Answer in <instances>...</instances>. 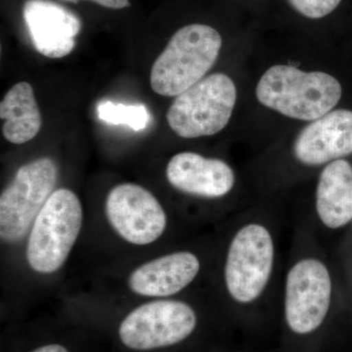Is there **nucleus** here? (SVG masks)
<instances>
[{"mask_svg": "<svg viewBox=\"0 0 352 352\" xmlns=\"http://www.w3.org/2000/svg\"><path fill=\"white\" fill-rule=\"evenodd\" d=\"M256 95L259 103L285 117L314 122L338 105L342 88L335 76L324 72L275 65L261 76Z\"/></svg>", "mask_w": 352, "mask_h": 352, "instance_id": "1", "label": "nucleus"}, {"mask_svg": "<svg viewBox=\"0 0 352 352\" xmlns=\"http://www.w3.org/2000/svg\"><path fill=\"white\" fill-rule=\"evenodd\" d=\"M222 38L214 28L190 24L171 36L153 64L150 83L162 96H178L207 75L219 56Z\"/></svg>", "mask_w": 352, "mask_h": 352, "instance_id": "2", "label": "nucleus"}, {"mask_svg": "<svg viewBox=\"0 0 352 352\" xmlns=\"http://www.w3.org/2000/svg\"><path fill=\"white\" fill-rule=\"evenodd\" d=\"M82 208L71 190H55L32 224L27 245V261L41 274L63 266L75 245L82 224Z\"/></svg>", "mask_w": 352, "mask_h": 352, "instance_id": "3", "label": "nucleus"}, {"mask_svg": "<svg viewBox=\"0 0 352 352\" xmlns=\"http://www.w3.org/2000/svg\"><path fill=\"white\" fill-rule=\"evenodd\" d=\"M236 101L233 80L223 73L212 74L176 96L166 120L182 138L214 135L228 124Z\"/></svg>", "mask_w": 352, "mask_h": 352, "instance_id": "4", "label": "nucleus"}, {"mask_svg": "<svg viewBox=\"0 0 352 352\" xmlns=\"http://www.w3.org/2000/svg\"><path fill=\"white\" fill-rule=\"evenodd\" d=\"M57 164L51 157L21 166L0 197V237L14 244L23 239L56 186Z\"/></svg>", "mask_w": 352, "mask_h": 352, "instance_id": "5", "label": "nucleus"}, {"mask_svg": "<svg viewBox=\"0 0 352 352\" xmlns=\"http://www.w3.org/2000/svg\"><path fill=\"white\" fill-rule=\"evenodd\" d=\"M195 311L179 300H157L132 310L120 323L122 344L134 351H150L178 344L195 330Z\"/></svg>", "mask_w": 352, "mask_h": 352, "instance_id": "6", "label": "nucleus"}, {"mask_svg": "<svg viewBox=\"0 0 352 352\" xmlns=\"http://www.w3.org/2000/svg\"><path fill=\"white\" fill-rule=\"evenodd\" d=\"M274 245L270 231L249 224L238 231L229 247L226 264L227 289L238 302L256 300L270 280Z\"/></svg>", "mask_w": 352, "mask_h": 352, "instance_id": "7", "label": "nucleus"}, {"mask_svg": "<svg viewBox=\"0 0 352 352\" xmlns=\"http://www.w3.org/2000/svg\"><path fill=\"white\" fill-rule=\"evenodd\" d=\"M332 296L330 273L321 261L303 259L289 271L285 315L293 332L305 335L320 327Z\"/></svg>", "mask_w": 352, "mask_h": 352, "instance_id": "8", "label": "nucleus"}, {"mask_svg": "<svg viewBox=\"0 0 352 352\" xmlns=\"http://www.w3.org/2000/svg\"><path fill=\"white\" fill-rule=\"evenodd\" d=\"M109 223L132 245L159 239L166 228V214L151 192L134 183H122L109 192L105 204Z\"/></svg>", "mask_w": 352, "mask_h": 352, "instance_id": "9", "label": "nucleus"}, {"mask_svg": "<svg viewBox=\"0 0 352 352\" xmlns=\"http://www.w3.org/2000/svg\"><path fill=\"white\" fill-rule=\"evenodd\" d=\"M24 19L34 48L52 59L67 56L74 50L82 29L75 14L50 0H28Z\"/></svg>", "mask_w": 352, "mask_h": 352, "instance_id": "10", "label": "nucleus"}, {"mask_svg": "<svg viewBox=\"0 0 352 352\" xmlns=\"http://www.w3.org/2000/svg\"><path fill=\"white\" fill-rule=\"evenodd\" d=\"M298 161L320 166L352 154V111H331L298 134L294 145Z\"/></svg>", "mask_w": 352, "mask_h": 352, "instance_id": "11", "label": "nucleus"}, {"mask_svg": "<svg viewBox=\"0 0 352 352\" xmlns=\"http://www.w3.org/2000/svg\"><path fill=\"white\" fill-rule=\"evenodd\" d=\"M166 173L175 189L204 198L226 196L235 183L234 171L226 162L193 152L175 155L166 166Z\"/></svg>", "mask_w": 352, "mask_h": 352, "instance_id": "12", "label": "nucleus"}, {"mask_svg": "<svg viewBox=\"0 0 352 352\" xmlns=\"http://www.w3.org/2000/svg\"><path fill=\"white\" fill-rule=\"evenodd\" d=\"M199 270L200 261L195 254L173 252L136 268L129 278V286L136 295L164 298L186 288L195 279Z\"/></svg>", "mask_w": 352, "mask_h": 352, "instance_id": "13", "label": "nucleus"}, {"mask_svg": "<svg viewBox=\"0 0 352 352\" xmlns=\"http://www.w3.org/2000/svg\"><path fill=\"white\" fill-rule=\"evenodd\" d=\"M316 210L324 226L338 229L352 220V166L331 162L322 171L316 190Z\"/></svg>", "mask_w": 352, "mask_h": 352, "instance_id": "14", "label": "nucleus"}, {"mask_svg": "<svg viewBox=\"0 0 352 352\" xmlns=\"http://www.w3.org/2000/svg\"><path fill=\"white\" fill-rule=\"evenodd\" d=\"M2 133L13 144H24L38 135L43 124L41 111L30 83H16L0 103Z\"/></svg>", "mask_w": 352, "mask_h": 352, "instance_id": "15", "label": "nucleus"}, {"mask_svg": "<svg viewBox=\"0 0 352 352\" xmlns=\"http://www.w3.org/2000/svg\"><path fill=\"white\" fill-rule=\"evenodd\" d=\"M99 120L107 124H124L133 131L146 129L150 120L149 112L144 105H124L111 101H101L97 105Z\"/></svg>", "mask_w": 352, "mask_h": 352, "instance_id": "16", "label": "nucleus"}, {"mask_svg": "<svg viewBox=\"0 0 352 352\" xmlns=\"http://www.w3.org/2000/svg\"><path fill=\"white\" fill-rule=\"evenodd\" d=\"M296 12L308 19H321L336 10L342 0H288Z\"/></svg>", "mask_w": 352, "mask_h": 352, "instance_id": "17", "label": "nucleus"}, {"mask_svg": "<svg viewBox=\"0 0 352 352\" xmlns=\"http://www.w3.org/2000/svg\"><path fill=\"white\" fill-rule=\"evenodd\" d=\"M64 1L78 3L80 0H64ZM89 1H94L99 6L110 9H124L131 6L129 0H89Z\"/></svg>", "mask_w": 352, "mask_h": 352, "instance_id": "18", "label": "nucleus"}, {"mask_svg": "<svg viewBox=\"0 0 352 352\" xmlns=\"http://www.w3.org/2000/svg\"><path fill=\"white\" fill-rule=\"evenodd\" d=\"M32 352H69L63 346L60 344H47V346H41L34 349Z\"/></svg>", "mask_w": 352, "mask_h": 352, "instance_id": "19", "label": "nucleus"}]
</instances>
